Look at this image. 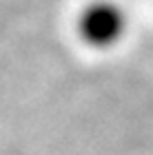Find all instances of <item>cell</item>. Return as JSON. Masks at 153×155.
<instances>
[{
	"label": "cell",
	"instance_id": "6da1fadb",
	"mask_svg": "<svg viewBox=\"0 0 153 155\" xmlns=\"http://www.w3.org/2000/svg\"><path fill=\"white\" fill-rule=\"evenodd\" d=\"M78 36L93 49H109L127 33V13L111 0H95L78 16Z\"/></svg>",
	"mask_w": 153,
	"mask_h": 155
}]
</instances>
